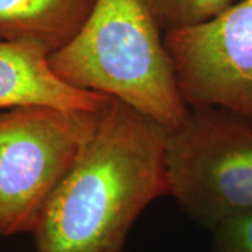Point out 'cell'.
I'll return each mask as SVG.
<instances>
[{
	"instance_id": "6da1fadb",
	"label": "cell",
	"mask_w": 252,
	"mask_h": 252,
	"mask_svg": "<svg viewBox=\"0 0 252 252\" xmlns=\"http://www.w3.org/2000/svg\"><path fill=\"white\" fill-rule=\"evenodd\" d=\"M168 129L109 97L32 230L35 252H124L139 216L168 196Z\"/></svg>"
},
{
	"instance_id": "7a4b0ae2",
	"label": "cell",
	"mask_w": 252,
	"mask_h": 252,
	"mask_svg": "<svg viewBox=\"0 0 252 252\" xmlns=\"http://www.w3.org/2000/svg\"><path fill=\"white\" fill-rule=\"evenodd\" d=\"M160 31L144 0H95L79 32L49 63L66 83L119 99L172 130L189 107Z\"/></svg>"
},
{
	"instance_id": "3957f363",
	"label": "cell",
	"mask_w": 252,
	"mask_h": 252,
	"mask_svg": "<svg viewBox=\"0 0 252 252\" xmlns=\"http://www.w3.org/2000/svg\"><path fill=\"white\" fill-rule=\"evenodd\" d=\"M168 196L209 231L252 215V122L220 108H189L168 130Z\"/></svg>"
},
{
	"instance_id": "277c9868",
	"label": "cell",
	"mask_w": 252,
	"mask_h": 252,
	"mask_svg": "<svg viewBox=\"0 0 252 252\" xmlns=\"http://www.w3.org/2000/svg\"><path fill=\"white\" fill-rule=\"evenodd\" d=\"M97 114L49 107L0 112V237L32 233Z\"/></svg>"
},
{
	"instance_id": "5b68a950",
	"label": "cell",
	"mask_w": 252,
	"mask_h": 252,
	"mask_svg": "<svg viewBox=\"0 0 252 252\" xmlns=\"http://www.w3.org/2000/svg\"><path fill=\"white\" fill-rule=\"evenodd\" d=\"M164 44L189 108L225 109L252 122V0L165 32Z\"/></svg>"
},
{
	"instance_id": "8992f818",
	"label": "cell",
	"mask_w": 252,
	"mask_h": 252,
	"mask_svg": "<svg viewBox=\"0 0 252 252\" xmlns=\"http://www.w3.org/2000/svg\"><path fill=\"white\" fill-rule=\"evenodd\" d=\"M51 54L32 42L0 39V109L21 107L97 112L109 97L62 80L49 63Z\"/></svg>"
},
{
	"instance_id": "52a82bcc",
	"label": "cell",
	"mask_w": 252,
	"mask_h": 252,
	"mask_svg": "<svg viewBox=\"0 0 252 252\" xmlns=\"http://www.w3.org/2000/svg\"><path fill=\"white\" fill-rule=\"evenodd\" d=\"M95 0H0V39L32 42L54 54L79 32Z\"/></svg>"
},
{
	"instance_id": "ba28073f",
	"label": "cell",
	"mask_w": 252,
	"mask_h": 252,
	"mask_svg": "<svg viewBox=\"0 0 252 252\" xmlns=\"http://www.w3.org/2000/svg\"><path fill=\"white\" fill-rule=\"evenodd\" d=\"M160 30L170 32L206 23L240 0H144Z\"/></svg>"
},
{
	"instance_id": "9c48e42d",
	"label": "cell",
	"mask_w": 252,
	"mask_h": 252,
	"mask_svg": "<svg viewBox=\"0 0 252 252\" xmlns=\"http://www.w3.org/2000/svg\"><path fill=\"white\" fill-rule=\"evenodd\" d=\"M210 233L212 252H252V215L230 219Z\"/></svg>"
}]
</instances>
